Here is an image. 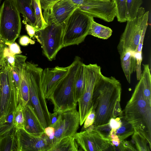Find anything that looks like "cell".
Segmentation results:
<instances>
[{"mask_svg":"<svg viewBox=\"0 0 151 151\" xmlns=\"http://www.w3.org/2000/svg\"><path fill=\"white\" fill-rule=\"evenodd\" d=\"M24 119L23 114V107L19 104L18 105L14 113V124L18 129L24 128Z\"/></svg>","mask_w":151,"mask_h":151,"instance_id":"cell-33","label":"cell"},{"mask_svg":"<svg viewBox=\"0 0 151 151\" xmlns=\"http://www.w3.org/2000/svg\"><path fill=\"white\" fill-rule=\"evenodd\" d=\"M23 114L24 129L33 135L37 137L42 136L44 133V128L31 104L23 107Z\"/></svg>","mask_w":151,"mask_h":151,"instance_id":"cell-17","label":"cell"},{"mask_svg":"<svg viewBox=\"0 0 151 151\" xmlns=\"http://www.w3.org/2000/svg\"><path fill=\"white\" fill-rule=\"evenodd\" d=\"M5 46V43L0 45V63L2 62L4 59L3 51Z\"/></svg>","mask_w":151,"mask_h":151,"instance_id":"cell-45","label":"cell"},{"mask_svg":"<svg viewBox=\"0 0 151 151\" xmlns=\"http://www.w3.org/2000/svg\"><path fill=\"white\" fill-rule=\"evenodd\" d=\"M143 3L142 0H127L126 18L127 21L134 19Z\"/></svg>","mask_w":151,"mask_h":151,"instance_id":"cell-28","label":"cell"},{"mask_svg":"<svg viewBox=\"0 0 151 151\" xmlns=\"http://www.w3.org/2000/svg\"><path fill=\"white\" fill-rule=\"evenodd\" d=\"M20 96L21 103L23 107L27 105L30 104L29 88L25 64L21 73Z\"/></svg>","mask_w":151,"mask_h":151,"instance_id":"cell-24","label":"cell"},{"mask_svg":"<svg viewBox=\"0 0 151 151\" xmlns=\"http://www.w3.org/2000/svg\"><path fill=\"white\" fill-rule=\"evenodd\" d=\"M121 91V84L118 80L114 77L101 74L95 85L92 98L96 114L94 127L107 124L111 119L122 115Z\"/></svg>","mask_w":151,"mask_h":151,"instance_id":"cell-1","label":"cell"},{"mask_svg":"<svg viewBox=\"0 0 151 151\" xmlns=\"http://www.w3.org/2000/svg\"><path fill=\"white\" fill-rule=\"evenodd\" d=\"M120 116L122 124L116 130V134L118 137L120 142H121L132 135L134 132V130L131 124L122 116V114Z\"/></svg>","mask_w":151,"mask_h":151,"instance_id":"cell-27","label":"cell"},{"mask_svg":"<svg viewBox=\"0 0 151 151\" xmlns=\"http://www.w3.org/2000/svg\"><path fill=\"white\" fill-rule=\"evenodd\" d=\"M116 10V17L120 22H127V0H114Z\"/></svg>","mask_w":151,"mask_h":151,"instance_id":"cell-31","label":"cell"},{"mask_svg":"<svg viewBox=\"0 0 151 151\" xmlns=\"http://www.w3.org/2000/svg\"><path fill=\"white\" fill-rule=\"evenodd\" d=\"M80 125L79 113L76 108L60 113L58 120L52 127L55 133L52 146L63 138L73 136Z\"/></svg>","mask_w":151,"mask_h":151,"instance_id":"cell-13","label":"cell"},{"mask_svg":"<svg viewBox=\"0 0 151 151\" xmlns=\"http://www.w3.org/2000/svg\"><path fill=\"white\" fill-rule=\"evenodd\" d=\"M135 52L127 50L120 55L122 68L129 83L131 82V74L136 70V60Z\"/></svg>","mask_w":151,"mask_h":151,"instance_id":"cell-18","label":"cell"},{"mask_svg":"<svg viewBox=\"0 0 151 151\" xmlns=\"http://www.w3.org/2000/svg\"><path fill=\"white\" fill-rule=\"evenodd\" d=\"M32 5L36 21L35 28L37 32L44 29L48 24L45 20L42 13L40 0H32Z\"/></svg>","mask_w":151,"mask_h":151,"instance_id":"cell-26","label":"cell"},{"mask_svg":"<svg viewBox=\"0 0 151 151\" xmlns=\"http://www.w3.org/2000/svg\"><path fill=\"white\" fill-rule=\"evenodd\" d=\"M41 8L44 11L49 10L55 3L60 0H40Z\"/></svg>","mask_w":151,"mask_h":151,"instance_id":"cell-40","label":"cell"},{"mask_svg":"<svg viewBox=\"0 0 151 151\" xmlns=\"http://www.w3.org/2000/svg\"><path fill=\"white\" fill-rule=\"evenodd\" d=\"M124 116L134 132L144 137L151 147V104L144 97L140 79L127 103Z\"/></svg>","mask_w":151,"mask_h":151,"instance_id":"cell-2","label":"cell"},{"mask_svg":"<svg viewBox=\"0 0 151 151\" xmlns=\"http://www.w3.org/2000/svg\"><path fill=\"white\" fill-rule=\"evenodd\" d=\"M106 0L110 1V0Z\"/></svg>","mask_w":151,"mask_h":151,"instance_id":"cell-49","label":"cell"},{"mask_svg":"<svg viewBox=\"0 0 151 151\" xmlns=\"http://www.w3.org/2000/svg\"><path fill=\"white\" fill-rule=\"evenodd\" d=\"M79 146L73 136L63 138L53 144L48 151H77Z\"/></svg>","mask_w":151,"mask_h":151,"instance_id":"cell-22","label":"cell"},{"mask_svg":"<svg viewBox=\"0 0 151 151\" xmlns=\"http://www.w3.org/2000/svg\"><path fill=\"white\" fill-rule=\"evenodd\" d=\"M146 31L143 32L140 42L138 45L135 52V58L136 60V64L135 71L136 73L137 78L138 80L140 78L142 71L141 68V64L142 61V49L143 43Z\"/></svg>","mask_w":151,"mask_h":151,"instance_id":"cell-29","label":"cell"},{"mask_svg":"<svg viewBox=\"0 0 151 151\" xmlns=\"http://www.w3.org/2000/svg\"><path fill=\"white\" fill-rule=\"evenodd\" d=\"M15 55L11 53L9 47L6 45L3 51V57L11 67L15 64Z\"/></svg>","mask_w":151,"mask_h":151,"instance_id":"cell-34","label":"cell"},{"mask_svg":"<svg viewBox=\"0 0 151 151\" xmlns=\"http://www.w3.org/2000/svg\"><path fill=\"white\" fill-rule=\"evenodd\" d=\"M5 41L2 38L1 35H0V45L4 44Z\"/></svg>","mask_w":151,"mask_h":151,"instance_id":"cell-46","label":"cell"},{"mask_svg":"<svg viewBox=\"0 0 151 151\" xmlns=\"http://www.w3.org/2000/svg\"><path fill=\"white\" fill-rule=\"evenodd\" d=\"M96 114L95 110L93 108L87 116L84 122L83 129H84L93 124L95 120Z\"/></svg>","mask_w":151,"mask_h":151,"instance_id":"cell-36","label":"cell"},{"mask_svg":"<svg viewBox=\"0 0 151 151\" xmlns=\"http://www.w3.org/2000/svg\"><path fill=\"white\" fill-rule=\"evenodd\" d=\"M149 16V12H145V8L141 7L136 17L127 21L117 47L120 55L127 50L136 52L142 34L147 30Z\"/></svg>","mask_w":151,"mask_h":151,"instance_id":"cell-5","label":"cell"},{"mask_svg":"<svg viewBox=\"0 0 151 151\" xmlns=\"http://www.w3.org/2000/svg\"><path fill=\"white\" fill-rule=\"evenodd\" d=\"M3 60L2 61V62L0 63V72L1 71V69L2 67Z\"/></svg>","mask_w":151,"mask_h":151,"instance_id":"cell-47","label":"cell"},{"mask_svg":"<svg viewBox=\"0 0 151 151\" xmlns=\"http://www.w3.org/2000/svg\"><path fill=\"white\" fill-rule=\"evenodd\" d=\"M17 130L14 127L0 137V151H19Z\"/></svg>","mask_w":151,"mask_h":151,"instance_id":"cell-20","label":"cell"},{"mask_svg":"<svg viewBox=\"0 0 151 151\" xmlns=\"http://www.w3.org/2000/svg\"><path fill=\"white\" fill-rule=\"evenodd\" d=\"M117 148V150L120 151H137L136 147L130 142L125 140L121 142Z\"/></svg>","mask_w":151,"mask_h":151,"instance_id":"cell-35","label":"cell"},{"mask_svg":"<svg viewBox=\"0 0 151 151\" xmlns=\"http://www.w3.org/2000/svg\"><path fill=\"white\" fill-rule=\"evenodd\" d=\"M78 8L89 16L107 22L112 21L116 17L114 0H79Z\"/></svg>","mask_w":151,"mask_h":151,"instance_id":"cell-12","label":"cell"},{"mask_svg":"<svg viewBox=\"0 0 151 151\" xmlns=\"http://www.w3.org/2000/svg\"><path fill=\"white\" fill-rule=\"evenodd\" d=\"M17 9L22 15L24 20L34 27L36 21L32 5V0H14Z\"/></svg>","mask_w":151,"mask_h":151,"instance_id":"cell-21","label":"cell"},{"mask_svg":"<svg viewBox=\"0 0 151 151\" xmlns=\"http://www.w3.org/2000/svg\"><path fill=\"white\" fill-rule=\"evenodd\" d=\"M19 151H48L50 144L45 133L40 137L33 135L24 129L17 130Z\"/></svg>","mask_w":151,"mask_h":151,"instance_id":"cell-14","label":"cell"},{"mask_svg":"<svg viewBox=\"0 0 151 151\" xmlns=\"http://www.w3.org/2000/svg\"><path fill=\"white\" fill-rule=\"evenodd\" d=\"M19 42L22 46H26L29 44L34 45L35 43V41L26 35L21 36L19 39Z\"/></svg>","mask_w":151,"mask_h":151,"instance_id":"cell-41","label":"cell"},{"mask_svg":"<svg viewBox=\"0 0 151 151\" xmlns=\"http://www.w3.org/2000/svg\"><path fill=\"white\" fill-rule=\"evenodd\" d=\"M83 63L81 58L76 56L70 65L66 74L57 83L48 99L54 106L53 112L59 113L76 108L74 86L76 73Z\"/></svg>","mask_w":151,"mask_h":151,"instance_id":"cell-3","label":"cell"},{"mask_svg":"<svg viewBox=\"0 0 151 151\" xmlns=\"http://www.w3.org/2000/svg\"><path fill=\"white\" fill-rule=\"evenodd\" d=\"M78 6L71 0H60L47 11H44V18L48 19L57 24H62Z\"/></svg>","mask_w":151,"mask_h":151,"instance_id":"cell-15","label":"cell"},{"mask_svg":"<svg viewBox=\"0 0 151 151\" xmlns=\"http://www.w3.org/2000/svg\"><path fill=\"white\" fill-rule=\"evenodd\" d=\"M82 150L104 151L111 145L110 139L92 125L73 136Z\"/></svg>","mask_w":151,"mask_h":151,"instance_id":"cell-11","label":"cell"},{"mask_svg":"<svg viewBox=\"0 0 151 151\" xmlns=\"http://www.w3.org/2000/svg\"><path fill=\"white\" fill-rule=\"evenodd\" d=\"M59 113L56 112H53L50 113V125L52 127L57 122L58 118Z\"/></svg>","mask_w":151,"mask_h":151,"instance_id":"cell-44","label":"cell"},{"mask_svg":"<svg viewBox=\"0 0 151 151\" xmlns=\"http://www.w3.org/2000/svg\"><path fill=\"white\" fill-rule=\"evenodd\" d=\"M109 123L111 128V130L116 131L122 124V121L120 116L119 117L111 119Z\"/></svg>","mask_w":151,"mask_h":151,"instance_id":"cell-39","label":"cell"},{"mask_svg":"<svg viewBox=\"0 0 151 151\" xmlns=\"http://www.w3.org/2000/svg\"><path fill=\"white\" fill-rule=\"evenodd\" d=\"M44 133L47 137L50 144V148L53 143L54 138V128L52 126H49L44 129Z\"/></svg>","mask_w":151,"mask_h":151,"instance_id":"cell-38","label":"cell"},{"mask_svg":"<svg viewBox=\"0 0 151 151\" xmlns=\"http://www.w3.org/2000/svg\"><path fill=\"white\" fill-rule=\"evenodd\" d=\"M30 104L43 127L50 125V113L42 91L41 79L43 69L34 63L26 62Z\"/></svg>","mask_w":151,"mask_h":151,"instance_id":"cell-4","label":"cell"},{"mask_svg":"<svg viewBox=\"0 0 151 151\" xmlns=\"http://www.w3.org/2000/svg\"><path fill=\"white\" fill-rule=\"evenodd\" d=\"M93 18L91 17V24L88 35L104 40L109 38L112 35V30L109 27L96 22Z\"/></svg>","mask_w":151,"mask_h":151,"instance_id":"cell-23","label":"cell"},{"mask_svg":"<svg viewBox=\"0 0 151 151\" xmlns=\"http://www.w3.org/2000/svg\"><path fill=\"white\" fill-rule=\"evenodd\" d=\"M22 22L25 25L26 30L30 38H31L35 37L36 31L35 27L24 21Z\"/></svg>","mask_w":151,"mask_h":151,"instance_id":"cell-42","label":"cell"},{"mask_svg":"<svg viewBox=\"0 0 151 151\" xmlns=\"http://www.w3.org/2000/svg\"><path fill=\"white\" fill-rule=\"evenodd\" d=\"M44 19L48 25L36 32L35 37L40 44L43 54L48 60L52 61L63 47L64 27L63 23L57 24L47 19Z\"/></svg>","mask_w":151,"mask_h":151,"instance_id":"cell-8","label":"cell"},{"mask_svg":"<svg viewBox=\"0 0 151 151\" xmlns=\"http://www.w3.org/2000/svg\"><path fill=\"white\" fill-rule=\"evenodd\" d=\"M69 67V66L64 67L56 66L43 69L41 84L42 93L46 99H48L55 86L66 74Z\"/></svg>","mask_w":151,"mask_h":151,"instance_id":"cell-16","label":"cell"},{"mask_svg":"<svg viewBox=\"0 0 151 151\" xmlns=\"http://www.w3.org/2000/svg\"><path fill=\"white\" fill-rule=\"evenodd\" d=\"M84 63L79 67L76 75L74 86V97L77 102L82 95L85 88V81L84 71Z\"/></svg>","mask_w":151,"mask_h":151,"instance_id":"cell-25","label":"cell"},{"mask_svg":"<svg viewBox=\"0 0 151 151\" xmlns=\"http://www.w3.org/2000/svg\"><path fill=\"white\" fill-rule=\"evenodd\" d=\"M85 87L83 93L78 102L80 125L84 123L92 108V98L95 83L102 73L101 68L97 64H84Z\"/></svg>","mask_w":151,"mask_h":151,"instance_id":"cell-10","label":"cell"},{"mask_svg":"<svg viewBox=\"0 0 151 151\" xmlns=\"http://www.w3.org/2000/svg\"><path fill=\"white\" fill-rule=\"evenodd\" d=\"M4 43L9 47L10 52L14 55H19L22 52L19 46L15 42H5Z\"/></svg>","mask_w":151,"mask_h":151,"instance_id":"cell-37","label":"cell"},{"mask_svg":"<svg viewBox=\"0 0 151 151\" xmlns=\"http://www.w3.org/2000/svg\"><path fill=\"white\" fill-rule=\"evenodd\" d=\"M0 7V35L5 42H14L19 37L22 27L15 0H5Z\"/></svg>","mask_w":151,"mask_h":151,"instance_id":"cell-9","label":"cell"},{"mask_svg":"<svg viewBox=\"0 0 151 151\" xmlns=\"http://www.w3.org/2000/svg\"><path fill=\"white\" fill-rule=\"evenodd\" d=\"M108 137L111 140V145L114 147V148L119 146L121 142L118 137L116 134H109Z\"/></svg>","mask_w":151,"mask_h":151,"instance_id":"cell-43","label":"cell"},{"mask_svg":"<svg viewBox=\"0 0 151 151\" xmlns=\"http://www.w3.org/2000/svg\"><path fill=\"white\" fill-rule=\"evenodd\" d=\"M15 110L9 114L5 119L0 124V137L8 132L15 127L14 124Z\"/></svg>","mask_w":151,"mask_h":151,"instance_id":"cell-32","label":"cell"},{"mask_svg":"<svg viewBox=\"0 0 151 151\" xmlns=\"http://www.w3.org/2000/svg\"><path fill=\"white\" fill-rule=\"evenodd\" d=\"M18 104L12 68L4 58L0 72V124L9 114L16 110Z\"/></svg>","mask_w":151,"mask_h":151,"instance_id":"cell-7","label":"cell"},{"mask_svg":"<svg viewBox=\"0 0 151 151\" xmlns=\"http://www.w3.org/2000/svg\"><path fill=\"white\" fill-rule=\"evenodd\" d=\"M91 17L78 7L69 15L63 23L64 27L63 47L78 45L88 35Z\"/></svg>","mask_w":151,"mask_h":151,"instance_id":"cell-6","label":"cell"},{"mask_svg":"<svg viewBox=\"0 0 151 151\" xmlns=\"http://www.w3.org/2000/svg\"><path fill=\"white\" fill-rule=\"evenodd\" d=\"M137 151H150V147L146 139L139 133L135 132L132 137Z\"/></svg>","mask_w":151,"mask_h":151,"instance_id":"cell-30","label":"cell"},{"mask_svg":"<svg viewBox=\"0 0 151 151\" xmlns=\"http://www.w3.org/2000/svg\"><path fill=\"white\" fill-rule=\"evenodd\" d=\"M2 1V0H0V6L1 4Z\"/></svg>","mask_w":151,"mask_h":151,"instance_id":"cell-48","label":"cell"},{"mask_svg":"<svg viewBox=\"0 0 151 151\" xmlns=\"http://www.w3.org/2000/svg\"><path fill=\"white\" fill-rule=\"evenodd\" d=\"M15 64L12 67V78L18 103L21 104L20 96V77L22 70L26 62L27 57L23 55H15Z\"/></svg>","mask_w":151,"mask_h":151,"instance_id":"cell-19","label":"cell"}]
</instances>
